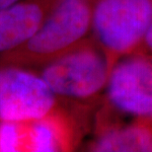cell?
<instances>
[{
	"label": "cell",
	"instance_id": "6da1fadb",
	"mask_svg": "<svg viewBox=\"0 0 152 152\" xmlns=\"http://www.w3.org/2000/svg\"><path fill=\"white\" fill-rule=\"evenodd\" d=\"M91 30L92 0H56L36 34L0 56V65L36 68L80 45Z\"/></svg>",
	"mask_w": 152,
	"mask_h": 152
},
{
	"label": "cell",
	"instance_id": "7a4b0ae2",
	"mask_svg": "<svg viewBox=\"0 0 152 152\" xmlns=\"http://www.w3.org/2000/svg\"><path fill=\"white\" fill-rule=\"evenodd\" d=\"M101 47L88 38L80 45L34 69L57 98L89 101L107 86L112 69Z\"/></svg>",
	"mask_w": 152,
	"mask_h": 152
},
{
	"label": "cell",
	"instance_id": "3957f363",
	"mask_svg": "<svg viewBox=\"0 0 152 152\" xmlns=\"http://www.w3.org/2000/svg\"><path fill=\"white\" fill-rule=\"evenodd\" d=\"M152 23V0H92L93 38L112 66L142 42Z\"/></svg>",
	"mask_w": 152,
	"mask_h": 152
},
{
	"label": "cell",
	"instance_id": "277c9868",
	"mask_svg": "<svg viewBox=\"0 0 152 152\" xmlns=\"http://www.w3.org/2000/svg\"><path fill=\"white\" fill-rule=\"evenodd\" d=\"M57 100L34 69L0 65V121L42 118L57 110Z\"/></svg>",
	"mask_w": 152,
	"mask_h": 152
},
{
	"label": "cell",
	"instance_id": "5b68a950",
	"mask_svg": "<svg viewBox=\"0 0 152 152\" xmlns=\"http://www.w3.org/2000/svg\"><path fill=\"white\" fill-rule=\"evenodd\" d=\"M109 102L118 111L152 120V61L130 57L114 63L107 83Z\"/></svg>",
	"mask_w": 152,
	"mask_h": 152
},
{
	"label": "cell",
	"instance_id": "8992f818",
	"mask_svg": "<svg viewBox=\"0 0 152 152\" xmlns=\"http://www.w3.org/2000/svg\"><path fill=\"white\" fill-rule=\"evenodd\" d=\"M56 0H20L0 10V56L11 53L31 39Z\"/></svg>",
	"mask_w": 152,
	"mask_h": 152
},
{
	"label": "cell",
	"instance_id": "52a82bcc",
	"mask_svg": "<svg viewBox=\"0 0 152 152\" xmlns=\"http://www.w3.org/2000/svg\"><path fill=\"white\" fill-rule=\"evenodd\" d=\"M25 151L54 152L71 147L68 124L58 111L38 120L24 121Z\"/></svg>",
	"mask_w": 152,
	"mask_h": 152
},
{
	"label": "cell",
	"instance_id": "ba28073f",
	"mask_svg": "<svg viewBox=\"0 0 152 152\" xmlns=\"http://www.w3.org/2000/svg\"><path fill=\"white\" fill-rule=\"evenodd\" d=\"M90 150L97 152L152 151V132L149 127L142 124L106 129L92 142Z\"/></svg>",
	"mask_w": 152,
	"mask_h": 152
},
{
	"label": "cell",
	"instance_id": "9c48e42d",
	"mask_svg": "<svg viewBox=\"0 0 152 152\" xmlns=\"http://www.w3.org/2000/svg\"><path fill=\"white\" fill-rule=\"evenodd\" d=\"M25 151L24 121H0V152Z\"/></svg>",
	"mask_w": 152,
	"mask_h": 152
},
{
	"label": "cell",
	"instance_id": "30bf717a",
	"mask_svg": "<svg viewBox=\"0 0 152 152\" xmlns=\"http://www.w3.org/2000/svg\"><path fill=\"white\" fill-rule=\"evenodd\" d=\"M142 42H144V45H146L148 50L152 53V23L147 28L146 32H145L143 39H142Z\"/></svg>",
	"mask_w": 152,
	"mask_h": 152
},
{
	"label": "cell",
	"instance_id": "8fae6325",
	"mask_svg": "<svg viewBox=\"0 0 152 152\" xmlns=\"http://www.w3.org/2000/svg\"><path fill=\"white\" fill-rule=\"evenodd\" d=\"M20 0H0V10L17 3Z\"/></svg>",
	"mask_w": 152,
	"mask_h": 152
}]
</instances>
